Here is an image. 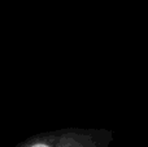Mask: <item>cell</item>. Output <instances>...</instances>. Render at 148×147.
Wrapping results in <instances>:
<instances>
[{"instance_id": "1", "label": "cell", "mask_w": 148, "mask_h": 147, "mask_svg": "<svg viewBox=\"0 0 148 147\" xmlns=\"http://www.w3.org/2000/svg\"><path fill=\"white\" fill-rule=\"evenodd\" d=\"M31 147H48L47 145H42V143H39V145H34V146H31Z\"/></svg>"}]
</instances>
